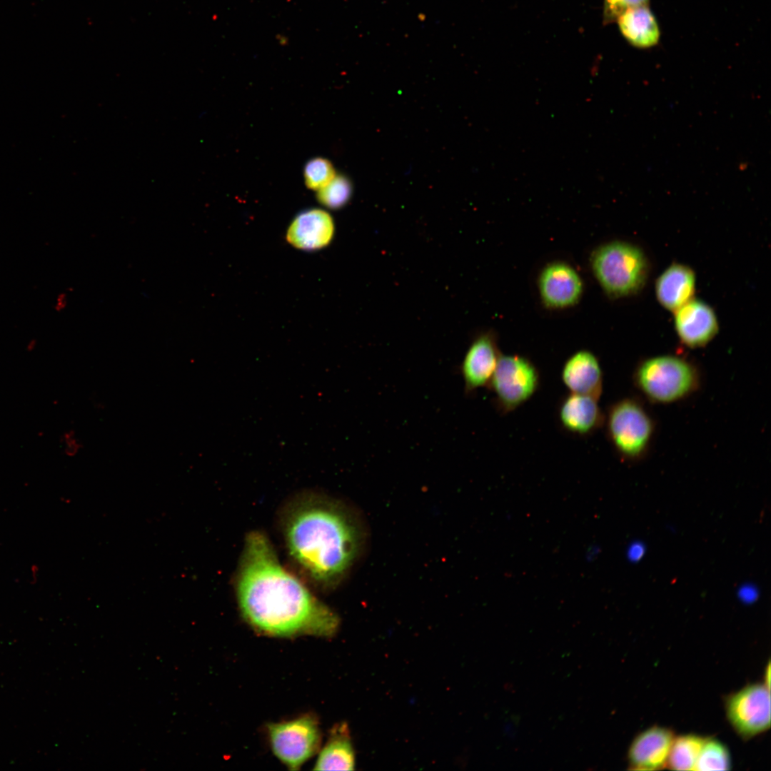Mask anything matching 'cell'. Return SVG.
<instances>
[{"mask_svg": "<svg viewBox=\"0 0 771 771\" xmlns=\"http://www.w3.org/2000/svg\"><path fill=\"white\" fill-rule=\"evenodd\" d=\"M645 553V547L642 543H634L629 548L628 557L635 561L640 560Z\"/></svg>", "mask_w": 771, "mask_h": 771, "instance_id": "484cf974", "label": "cell"}, {"mask_svg": "<svg viewBox=\"0 0 771 771\" xmlns=\"http://www.w3.org/2000/svg\"><path fill=\"white\" fill-rule=\"evenodd\" d=\"M707 737L693 734L674 738L667 765L675 770H695L697 760Z\"/></svg>", "mask_w": 771, "mask_h": 771, "instance_id": "d6986e66", "label": "cell"}, {"mask_svg": "<svg viewBox=\"0 0 771 771\" xmlns=\"http://www.w3.org/2000/svg\"><path fill=\"white\" fill-rule=\"evenodd\" d=\"M540 383L539 370L530 359L520 355H500L488 388L493 393L498 410L506 414L529 400Z\"/></svg>", "mask_w": 771, "mask_h": 771, "instance_id": "8992f818", "label": "cell"}, {"mask_svg": "<svg viewBox=\"0 0 771 771\" xmlns=\"http://www.w3.org/2000/svg\"><path fill=\"white\" fill-rule=\"evenodd\" d=\"M36 346H37L36 340L35 338H31L26 343V350L28 352H32L36 348Z\"/></svg>", "mask_w": 771, "mask_h": 771, "instance_id": "83f0119b", "label": "cell"}, {"mask_svg": "<svg viewBox=\"0 0 771 771\" xmlns=\"http://www.w3.org/2000/svg\"><path fill=\"white\" fill-rule=\"evenodd\" d=\"M606 435L617 455L635 462L649 451L655 433V423L645 407L633 398L613 403L605 415Z\"/></svg>", "mask_w": 771, "mask_h": 771, "instance_id": "5b68a950", "label": "cell"}, {"mask_svg": "<svg viewBox=\"0 0 771 771\" xmlns=\"http://www.w3.org/2000/svg\"><path fill=\"white\" fill-rule=\"evenodd\" d=\"M598 399L570 393L560 402L558 418L560 427L578 436H588L604 425L605 414Z\"/></svg>", "mask_w": 771, "mask_h": 771, "instance_id": "4fadbf2b", "label": "cell"}, {"mask_svg": "<svg viewBox=\"0 0 771 771\" xmlns=\"http://www.w3.org/2000/svg\"><path fill=\"white\" fill-rule=\"evenodd\" d=\"M286 553L298 573L322 590L338 586L361 557L367 538L361 515L343 500L300 492L280 510Z\"/></svg>", "mask_w": 771, "mask_h": 771, "instance_id": "7a4b0ae2", "label": "cell"}, {"mask_svg": "<svg viewBox=\"0 0 771 771\" xmlns=\"http://www.w3.org/2000/svg\"><path fill=\"white\" fill-rule=\"evenodd\" d=\"M595 276L605 291L623 297L639 291L648 276V262L637 246L614 241L596 249L591 257Z\"/></svg>", "mask_w": 771, "mask_h": 771, "instance_id": "277c9868", "label": "cell"}, {"mask_svg": "<svg viewBox=\"0 0 771 771\" xmlns=\"http://www.w3.org/2000/svg\"><path fill=\"white\" fill-rule=\"evenodd\" d=\"M351 193L352 187L348 179L343 176H337L318 190L317 198L325 206L337 209L348 203Z\"/></svg>", "mask_w": 771, "mask_h": 771, "instance_id": "44dd1931", "label": "cell"}, {"mask_svg": "<svg viewBox=\"0 0 771 771\" xmlns=\"http://www.w3.org/2000/svg\"><path fill=\"white\" fill-rule=\"evenodd\" d=\"M674 738L672 730L660 726H653L638 734L628 750L629 769H662L667 765Z\"/></svg>", "mask_w": 771, "mask_h": 771, "instance_id": "7c38bea8", "label": "cell"}, {"mask_svg": "<svg viewBox=\"0 0 771 771\" xmlns=\"http://www.w3.org/2000/svg\"><path fill=\"white\" fill-rule=\"evenodd\" d=\"M728 720L743 739H750L770 727V687L765 683L745 686L725 701Z\"/></svg>", "mask_w": 771, "mask_h": 771, "instance_id": "ba28073f", "label": "cell"}, {"mask_svg": "<svg viewBox=\"0 0 771 771\" xmlns=\"http://www.w3.org/2000/svg\"><path fill=\"white\" fill-rule=\"evenodd\" d=\"M66 305V296L65 293H59L56 296V301H55V303H54V309L56 311H61L65 308Z\"/></svg>", "mask_w": 771, "mask_h": 771, "instance_id": "4316f807", "label": "cell"}, {"mask_svg": "<svg viewBox=\"0 0 771 771\" xmlns=\"http://www.w3.org/2000/svg\"><path fill=\"white\" fill-rule=\"evenodd\" d=\"M616 21L623 38L635 48H651L660 41V27L648 5L628 9Z\"/></svg>", "mask_w": 771, "mask_h": 771, "instance_id": "e0dca14e", "label": "cell"}, {"mask_svg": "<svg viewBox=\"0 0 771 771\" xmlns=\"http://www.w3.org/2000/svg\"><path fill=\"white\" fill-rule=\"evenodd\" d=\"M695 289L693 271L673 263L657 278L655 285L658 301L667 310L675 311L692 299Z\"/></svg>", "mask_w": 771, "mask_h": 771, "instance_id": "2e32d148", "label": "cell"}, {"mask_svg": "<svg viewBox=\"0 0 771 771\" xmlns=\"http://www.w3.org/2000/svg\"><path fill=\"white\" fill-rule=\"evenodd\" d=\"M539 290L543 303L549 308L571 306L580 299L583 283L570 266L554 262L546 266L539 278Z\"/></svg>", "mask_w": 771, "mask_h": 771, "instance_id": "30bf717a", "label": "cell"}, {"mask_svg": "<svg viewBox=\"0 0 771 771\" xmlns=\"http://www.w3.org/2000/svg\"><path fill=\"white\" fill-rule=\"evenodd\" d=\"M335 176V170L331 163L323 158L318 157L310 160L304 168L305 183L311 189L318 191Z\"/></svg>", "mask_w": 771, "mask_h": 771, "instance_id": "7402d4cb", "label": "cell"}, {"mask_svg": "<svg viewBox=\"0 0 771 771\" xmlns=\"http://www.w3.org/2000/svg\"><path fill=\"white\" fill-rule=\"evenodd\" d=\"M635 387L649 400L672 403L694 393L700 386L697 367L675 356L662 355L641 361L635 368Z\"/></svg>", "mask_w": 771, "mask_h": 771, "instance_id": "3957f363", "label": "cell"}, {"mask_svg": "<svg viewBox=\"0 0 771 771\" xmlns=\"http://www.w3.org/2000/svg\"><path fill=\"white\" fill-rule=\"evenodd\" d=\"M649 0H604L603 24H611L625 11L631 8L648 5Z\"/></svg>", "mask_w": 771, "mask_h": 771, "instance_id": "603a6c76", "label": "cell"}, {"mask_svg": "<svg viewBox=\"0 0 771 771\" xmlns=\"http://www.w3.org/2000/svg\"><path fill=\"white\" fill-rule=\"evenodd\" d=\"M268 732L273 753L292 770L299 769L319 747V727L312 715L269 724Z\"/></svg>", "mask_w": 771, "mask_h": 771, "instance_id": "52a82bcc", "label": "cell"}, {"mask_svg": "<svg viewBox=\"0 0 771 771\" xmlns=\"http://www.w3.org/2000/svg\"><path fill=\"white\" fill-rule=\"evenodd\" d=\"M561 379L570 393L600 399L603 374L600 361L591 351L582 349L573 353L564 363Z\"/></svg>", "mask_w": 771, "mask_h": 771, "instance_id": "5bb4252c", "label": "cell"}, {"mask_svg": "<svg viewBox=\"0 0 771 771\" xmlns=\"http://www.w3.org/2000/svg\"><path fill=\"white\" fill-rule=\"evenodd\" d=\"M675 312V331L680 341L687 347H702L718 332L715 312L701 301L692 299Z\"/></svg>", "mask_w": 771, "mask_h": 771, "instance_id": "8fae6325", "label": "cell"}, {"mask_svg": "<svg viewBox=\"0 0 771 771\" xmlns=\"http://www.w3.org/2000/svg\"><path fill=\"white\" fill-rule=\"evenodd\" d=\"M235 591L243 618L263 635L331 637L339 628L337 614L281 564L261 531L246 537Z\"/></svg>", "mask_w": 771, "mask_h": 771, "instance_id": "6da1fadb", "label": "cell"}, {"mask_svg": "<svg viewBox=\"0 0 771 771\" xmlns=\"http://www.w3.org/2000/svg\"><path fill=\"white\" fill-rule=\"evenodd\" d=\"M355 752L345 724L335 726L328 740L321 750L315 763V770H353Z\"/></svg>", "mask_w": 771, "mask_h": 771, "instance_id": "ac0fdd59", "label": "cell"}, {"mask_svg": "<svg viewBox=\"0 0 771 771\" xmlns=\"http://www.w3.org/2000/svg\"><path fill=\"white\" fill-rule=\"evenodd\" d=\"M757 590L752 585H747L742 586L739 590V595L740 598L747 602H752L757 597Z\"/></svg>", "mask_w": 771, "mask_h": 771, "instance_id": "d4e9b609", "label": "cell"}, {"mask_svg": "<svg viewBox=\"0 0 771 771\" xmlns=\"http://www.w3.org/2000/svg\"><path fill=\"white\" fill-rule=\"evenodd\" d=\"M500 355L493 333H481L474 338L459 366L466 395H470L479 388H488Z\"/></svg>", "mask_w": 771, "mask_h": 771, "instance_id": "9c48e42d", "label": "cell"}, {"mask_svg": "<svg viewBox=\"0 0 771 771\" xmlns=\"http://www.w3.org/2000/svg\"><path fill=\"white\" fill-rule=\"evenodd\" d=\"M335 231L333 218L321 209H311L298 214L290 225L288 241L297 248L318 250L328 245Z\"/></svg>", "mask_w": 771, "mask_h": 771, "instance_id": "9a60e30c", "label": "cell"}, {"mask_svg": "<svg viewBox=\"0 0 771 771\" xmlns=\"http://www.w3.org/2000/svg\"><path fill=\"white\" fill-rule=\"evenodd\" d=\"M730 765V757L725 745L715 739L707 737L695 770H729Z\"/></svg>", "mask_w": 771, "mask_h": 771, "instance_id": "ffe728a7", "label": "cell"}, {"mask_svg": "<svg viewBox=\"0 0 771 771\" xmlns=\"http://www.w3.org/2000/svg\"><path fill=\"white\" fill-rule=\"evenodd\" d=\"M61 443L63 452L68 457L76 456L81 448L80 440L75 431L71 429L63 433L61 437Z\"/></svg>", "mask_w": 771, "mask_h": 771, "instance_id": "cb8c5ba5", "label": "cell"}]
</instances>
